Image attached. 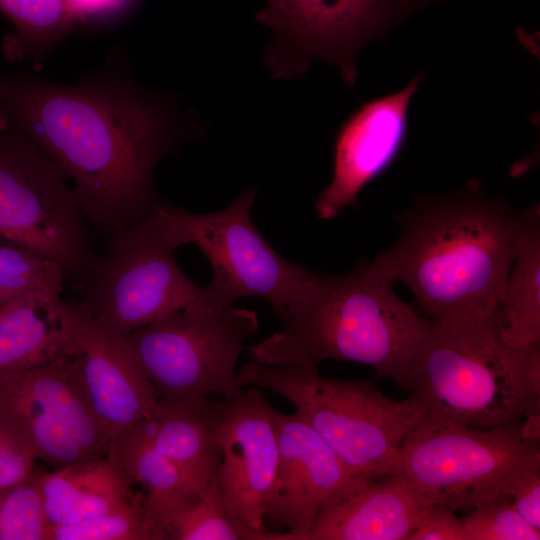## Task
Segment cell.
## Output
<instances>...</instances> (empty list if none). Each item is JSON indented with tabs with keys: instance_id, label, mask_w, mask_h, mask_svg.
Returning <instances> with one entry per match:
<instances>
[{
	"instance_id": "5",
	"label": "cell",
	"mask_w": 540,
	"mask_h": 540,
	"mask_svg": "<svg viewBox=\"0 0 540 540\" xmlns=\"http://www.w3.org/2000/svg\"><path fill=\"white\" fill-rule=\"evenodd\" d=\"M237 381L289 401L358 480L384 477L405 437L426 416L416 397L394 400L366 381L327 378L318 369L251 360L238 370Z\"/></svg>"
},
{
	"instance_id": "1",
	"label": "cell",
	"mask_w": 540,
	"mask_h": 540,
	"mask_svg": "<svg viewBox=\"0 0 540 540\" xmlns=\"http://www.w3.org/2000/svg\"><path fill=\"white\" fill-rule=\"evenodd\" d=\"M114 55L72 85L29 73L0 77L8 129L63 172L87 222L109 238L160 205L156 165L196 132L172 99L140 86Z\"/></svg>"
},
{
	"instance_id": "16",
	"label": "cell",
	"mask_w": 540,
	"mask_h": 540,
	"mask_svg": "<svg viewBox=\"0 0 540 540\" xmlns=\"http://www.w3.org/2000/svg\"><path fill=\"white\" fill-rule=\"evenodd\" d=\"M66 308L84 389L112 442L148 418L159 395L122 336L101 328L78 303Z\"/></svg>"
},
{
	"instance_id": "12",
	"label": "cell",
	"mask_w": 540,
	"mask_h": 540,
	"mask_svg": "<svg viewBox=\"0 0 540 540\" xmlns=\"http://www.w3.org/2000/svg\"><path fill=\"white\" fill-rule=\"evenodd\" d=\"M0 402L24 426L37 459L55 469L107 457L111 439L89 402L75 355L0 374Z\"/></svg>"
},
{
	"instance_id": "26",
	"label": "cell",
	"mask_w": 540,
	"mask_h": 540,
	"mask_svg": "<svg viewBox=\"0 0 540 540\" xmlns=\"http://www.w3.org/2000/svg\"><path fill=\"white\" fill-rule=\"evenodd\" d=\"M64 282L65 274L57 263L0 241V301L39 291L61 295Z\"/></svg>"
},
{
	"instance_id": "23",
	"label": "cell",
	"mask_w": 540,
	"mask_h": 540,
	"mask_svg": "<svg viewBox=\"0 0 540 540\" xmlns=\"http://www.w3.org/2000/svg\"><path fill=\"white\" fill-rule=\"evenodd\" d=\"M0 13L15 28L3 37L4 56L11 61L30 59L35 67L78 25L67 0H0Z\"/></svg>"
},
{
	"instance_id": "29",
	"label": "cell",
	"mask_w": 540,
	"mask_h": 540,
	"mask_svg": "<svg viewBox=\"0 0 540 540\" xmlns=\"http://www.w3.org/2000/svg\"><path fill=\"white\" fill-rule=\"evenodd\" d=\"M32 442L17 417L0 402V489L19 484L38 470Z\"/></svg>"
},
{
	"instance_id": "3",
	"label": "cell",
	"mask_w": 540,
	"mask_h": 540,
	"mask_svg": "<svg viewBox=\"0 0 540 540\" xmlns=\"http://www.w3.org/2000/svg\"><path fill=\"white\" fill-rule=\"evenodd\" d=\"M394 284L374 259L340 276L310 271L276 313L282 329L246 348L251 360L311 369L325 360L356 362L401 386L429 320L397 296Z\"/></svg>"
},
{
	"instance_id": "31",
	"label": "cell",
	"mask_w": 540,
	"mask_h": 540,
	"mask_svg": "<svg viewBox=\"0 0 540 540\" xmlns=\"http://www.w3.org/2000/svg\"><path fill=\"white\" fill-rule=\"evenodd\" d=\"M510 502L529 525L540 531V464L530 468L519 479Z\"/></svg>"
},
{
	"instance_id": "27",
	"label": "cell",
	"mask_w": 540,
	"mask_h": 540,
	"mask_svg": "<svg viewBox=\"0 0 540 540\" xmlns=\"http://www.w3.org/2000/svg\"><path fill=\"white\" fill-rule=\"evenodd\" d=\"M0 489V540H47L49 525L44 513L37 476Z\"/></svg>"
},
{
	"instance_id": "30",
	"label": "cell",
	"mask_w": 540,
	"mask_h": 540,
	"mask_svg": "<svg viewBox=\"0 0 540 540\" xmlns=\"http://www.w3.org/2000/svg\"><path fill=\"white\" fill-rule=\"evenodd\" d=\"M408 540H468V537L455 511L435 504Z\"/></svg>"
},
{
	"instance_id": "19",
	"label": "cell",
	"mask_w": 540,
	"mask_h": 540,
	"mask_svg": "<svg viewBox=\"0 0 540 540\" xmlns=\"http://www.w3.org/2000/svg\"><path fill=\"white\" fill-rule=\"evenodd\" d=\"M75 353L61 295L39 291L0 301V374L28 370Z\"/></svg>"
},
{
	"instance_id": "13",
	"label": "cell",
	"mask_w": 540,
	"mask_h": 540,
	"mask_svg": "<svg viewBox=\"0 0 540 540\" xmlns=\"http://www.w3.org/2000/svg\"><path fill=\"white\" fill-rule=\"evenodd\" d=\"M278 465L262 521L273 540H303L327 501L352 481L328 445L296 413L274 410Z\"/></svg>"
},
{
	"instance_id": "14",
	"label": "cell",
	"mask_w": 540,
	"mask_h": 540,
	"mask_svg": "<svg viewBox=\"0 0 540 540\" xmlns=\"http://www.w3.org/2000/svg\"><path fill=\"white\" fill-rule=\"evenodd\" d=\"M423 77L420 72L400 91L362 103L340 125L333 145V178L315 203L321 219L356 207L360 191L393 164L406 141L409 105Z\"/></svg>"
},
{
	"instance_id": "7",
	"label": "cell",
	"mask_w": 540,
	"mask_h": 540,
	"mask_svg": "<svg viewBox=\"0 0 540 540\" xmlns=\"http://www.w3.org/2000/svg\"><path fill=\"white\" fill-rule=\"evenodd\" d=\"M259 327L255 311L210 297L176 309L124 336L159 398L182 399L243 391L237 364Z\"/></svg>"
},
{
	"instance_id": "10",
	"label": "cell",
	"mask_w": 540,
	"mask_h": 540,
	"mask_svg": "<svg viewBox=\"0 0 540 540\" xmlns=\"http://www.w3.org/2000/svg\"><path fill=\"white\" fill-rule=\"evenodd\" d=\"M256 190L245 189L225 209L193 213L158 205L174 248L193 244L211 264L206 287L219 303L233 305L243 297H259L278 313L301 291L309 271L284 259L265 240L250 218Z\"/></svg>"
},
{
	"instance_id": "17",
	"label": "cell",
	"mask_w": 540,
	"mask_h": 540,
	"mask_svg": "<svg viewBox=\"0 0 540 540\" xmlns=\"http://www.w3.org/2000/svg\"><path fill=\"white\" fill-rule=\"evenodd\" d=\"M435 504L399 477L353 479L322 507L303 540H408Z\"/></svg>"
},
{
	"instance_id": "15",
	"label": "cell",
	"mask_w": 540,
	"mask_h": 540,
	"mask_svg": "<svg viewBox=\"0 0 540 540\" xmlns=\"http://www.w3.org/2000/svg\"><path fill=\"white\" fill-rule=\"evenodd\" d=\"M223 409L221 459L214 475L230 514L247 528L267 533L262 514L279 457L275 409L256 389L224 399Z\"/></svg>"
},
{
	"instance_id": "2",
	"label": "cell",
	"mask_w": 540,
	"mask_h": 540,
	"mask_svg": "<svg viewBox=\"0 0 540 540\" xmlns=\"http://www.w3.org/2000/svg\"><path fill=\"white\" fill-rule=\"evenodd\" d=\"M400 234L374 261L412 292L429 321L494 316L509 276L520 212L471 179L457 191L418 195L395 216Z\"/></svg>"
},
{
	"instance_id": "33",
	"label": "cell",
	"mask_w": 540,
	"mask_h": 540,
	"mask_svg": "<svg viewBox=\"0 0 540 540\" xmlns=\"http://www.w3.org/2000/svg\"><path fill=\"white\" fill-rule=\"evenodd\" d=\"M0 130H8V124L2 111L1 97H0Z\"/></svg>"
},
{
	"instance_id": "21",
	"label": "cell",
	"mask_w": 540,
	"mask_h": 540,
	"mask_svg": "<svg viewBox=\"0 0 540 540\" xmlns=\"http://www.w3.org/2000/svg\"><path fill=\"white\" fill-rule=\"evenodd\" d=\"M504 339L526 348L540 344V207L520 212L512 267L494 314Z\"/></svg>"
},
{
	"instance_id": "18",
	"label": "cell",
	"mask_w": 540,
	"mask_h": 540,
	"mask_svg": "<svg viewBox=\"0 0 540 540\" xmlns=\"http://www.w3.org/2000/svg\"><path fill=\"white\" fill-rule=\"evenodd\" d=\"M223 420V401L209 395L159 398L153 413L137 427L156 450L205 485L221 459Z\"/></svg>"
},
{
	"instance_id": "11",
	"label": "cell",
	"mask_w": 540,
	"mask_h": 540,
	"mask_svg": "<svg viewBox=\"0 0 540 540\" xmlns=\"http://www.w3.org/2000/svg\"><path fill=\"white\" fill-rule=\"evenodd\" d=\"M432 0H268L256 13L274 36L264 64L273 79L302 76L310 61L321 58L340 70L354 86L360 48L383 38L413 11Z\"/></svg>"
},
{
	"instance_id": "20",
	"label": "cell",
	"mask_w": 540,
	"mask_h": 540,
	"mask_svg": "<svg viewBox=\"0 0 540 540\" xmlns=\"http://www.w3.org/2000/svg\"><path fill=\"white\" fill-rule=\"evenodd\" d=\"M37 483L49 527L87 520L133 501L134 482L108 456L39 472Z\"/></svg>"
},
{
	"instance_id": "24",
	"label": "cell",
	"mask_w": 540,
	"mask_h": 540,
	"mask_svg": "<svg viewBox=\"0 0 540 540\" xmlns=\"http://www.w3.org/2000/svg\"><path fill=\"white\" fill-rule=\"evenodd\" d=\"M166 540H272L237 521L228 511L215 475L178 504L161 523Z\"/></svg>"
},
{
	"instance_id": "25",
	"label": "cell",
	"mask_w": 540,
	"mask_h": 540,
	"mask_svg": "<svg viewBox=\"0 0 540 540\" xmlns=\"http://www.w3.org/2000/svg\"><path fill=\"white\" fill-rule=\"evenodd\" d=\"M47 540H165L150 518L145 494L126 505L80 522L51 526Z\"/></svg>"
},
{
	"instance_id": "4",
	"label": "cell",
	"mask_w": 540,
	"mask_h": 540,
	"mask_svg": "<svg viewBox=\"0 0 540 540\" xmlns=\"http://www.w3.org/2000/svg\"><path fill=\"white\" fill-rule=\"evenodd\" d=\"M400 387L428 417L474 428H540L539 345H511L494 316L429 321Z\"/></svg>"
},
{
	"instance_id": "32",
	"label": "cell",
	"mask_w": 540,
	"mask_h": 540,
	"mask_svg": "<svg viewBox=\"0 0 540 540\" xmlns=\"http://www.w3.org/2000/svg\"><path fill=\"white\" fill-rule=\"evenodd\" d=\"M72 8L78 24L84 23L92 17L114 12L122 7L128 0H67Z\"/></svg>"
},
{
	"instance_id": "9",
	"label": "cell",
	"mask_w": 540,
	"mask_h": 540,
	"mask_svg": "<svg viewBox=\"0 0 540 540\" xmlns=\"http://www.w3.org/2000/svg\"><path fill=\"white\" fill-rule=\"evenodd\" d=\"M67 180L27 138L0 130V241L57 263L76 284L97 256Z\"/></svg>"
},
{
	"instance_id": "6",
	"label": "cell",
	"mask_w": 540,
	"mask_h": 540,
	"mask_svg": "<svg viewBox=\"0 0 540 540\" xmlns=\"http://www.w3.org/2000/svg\"><path fill=\"white\" fill-rule=\"evenodd\" d=\"M539 464V429L474 428L425 416L385 476L403 479L453 511L468 512L511 499L519 479Z\"/></svg>"
},
{
	"instance_id": "8",
	"label": "cell",
	"mask_w": 540,
	"mask_h": 540,
	"mask_svg": "<svg viewBox=\"0 0 540 540\" xmlns=\"http://www.w3.org/2000/svg\"><path fill=\"white\" fill-rule=\"evenodd\" d=\"M156 208L110 237L106 253L74 284L80 308L119 336L210 297L206 287L196 285L177 264Z\"/></svg>"
},
{
	"instance_id": "28",
	"label": "cell",
	"mask_w": 540,
	"mask_h": 540,
	"mask_svg": "<svg viewBox=\"0 0 540 540\" xmlns=\"http://www.w3.org/2000/svg\"><path fill=\"white\" fill-rule=\"evenodd\" d=\"M503 499L475 508L461 518L468 540H539L540 531L529 525Z\"/></svg>"
},
{
	"instance_id": "22",
	"label": "cell",
	"mask_w": 540,
	"mask_h": 540,
	"mask_svg": "<svg viewBox=\"0 0 540 540\" xmlns=\"http://www.w3.org/2000/svg\"><path fill=\"white\" fill-rule=\"evenodd\" d=\"M107 456L147 490L146 509L159 530L162 519L176 505L206 485L156 450L137 426L112 441Z\"/></svg>"
}]
</instances>
